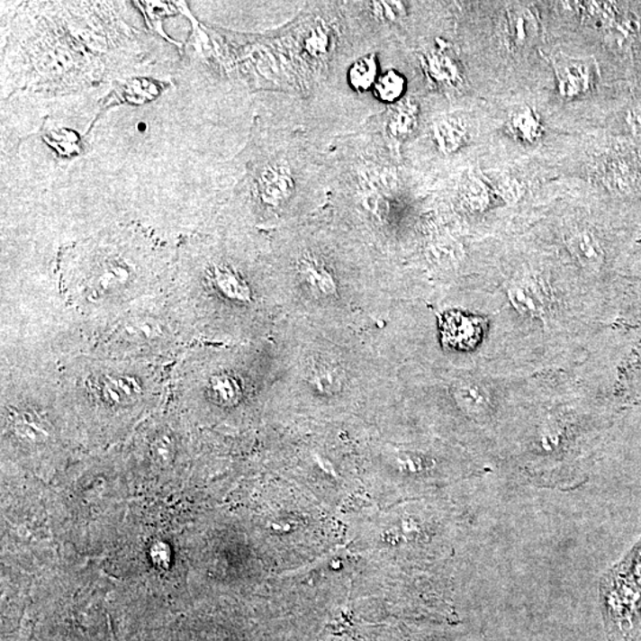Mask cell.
Here are the masks:
<instances>
[{"instance_id": "cell-1", "label": "cell", "mask_w": 641, "mask_h": 641, "mask_svg": "<svg viewBox=\"0 0 641 641\" xmlns=\"http://www.w3.org/2000/svg\"><path fill=\"white\" fill-rule=\"evenodd\" d=\"M244 156V176L238 187L260 211L293 218L326 203L328 149L304 132L260 124Z\"/></svg>"}, {"instance_id": "cell-2", "label": "cell", "mask_w": 641, "mask_h": 641, "mask_svg": "<svg viewBox=\"0 0 641 641\" xmlns=\"http://www.w3.org/2000/svg\"><path fill=\"white\" fill-rule=\"evenodd\" d=\"M420 73L434 91L452 95L465 85V69L454 47L447 41L436 39L415 55Z\"/></svg>"}, {"instance_id": "cell-3", "label": "cell", "mask_w": 641, "mask_h": 641, "mask_svg": "<svg viewBox=\"0 0 641 641\" xmlns=\"http://www.w3.org/2000/svg\"><path fill=\"white\" fill-rule=\"evenodd\" d=\"M558 93L565 99L588 95L599 77V66L592 58H573L563 53L551 56Z\"/></svg>"}, {"instance_id": "cell-4", "label": "cell", "mask_w": 641, "mask_h": 641, "mask_svg": "<svg viewBox=\"0 0 641 641\" xmlns=\"http://www.w3.org/2000/svg\"><path fill=\"white\" fill-rule=\"evenodd\" d=\"M427 137L436 154L442 158L460 154L471 140L467 118L460 112L439 114L429 124Z\"/></svg>"}, {"instance_id": "cell-5", "label": "cell", "mask_w": 641, "mask_h": 641, "mask_svg": "<svg viewBox=\"0 0 641 641\" xmlns=\"http://www.w3.org/2000/svg\"><path fill=\"white\" fill-rule=\"evenodd\" d=\"M508 298L513 311L524 320H542L550 311V298L540 282L525 281L510 285Z\"/></svg>"}, {"instance_id": "cell-6", "label": "cell", "mask_w": 641, "mask_h": 641, "mask_svg": "<svg viewBox=\"0 0 641 641\" xmlns=\"http://www.w3.org/2000/svg\"><path fill=\"white\" fill-rule=\"evenodd\" d=\"M456 404L467 415L476 420H487L493 416V393L478 380H461L453 387Z\"/></svg>"}, {"instance_id": "cell-7", "label": "cell", "mask_w": 641, "mask_h": 641, "mask_svg": "<svg viewBox=\"0 0 641 641\" xmlns=\"http://www.w3.org/2000/svg\"><path fill=\"white\" fill-rule=\"evenodd\" d=\"M296 271L302 281L311 290L331 296L337 292L333 272L328 267L326 260L314 249H302L296 258Z\"/></svg>"}, {"instance_id": "cell-8", "label": "cell", "mask_w": 641, "mask_h": 641, "mask_svg": "<svg viewBox=\"0 0 641 641\" xmlns=\"http://www.w3.org/2000/svg\"><path fill=\"white\" fill-rule=\"evenodd\" d=\"M566 248L573 258L586 271H599L605 262L601 242L591 230H573L566 238Z\"/></svg>"}, {"instance_id": "cell-9", "label": "cell", "mask_w": 641, "mask_h": 641, "mask_svg": "<svg viewBox=\"0 0 641 641\" xmlns=\"http://www.w3.org/2000/svg\"><path fill=\"white\" fill-rule=\"evenodd\" d=\"M504 32L510 48L530 46L539 35L538 22L528 7L514 6L506 14Z\"/></svg>"}, {"instance_id": "cell-10", "label": "cell", "mask_w": 641, "mask_h": 641, "mask_svg": "<svg viewBox=\"0 0 641 641\" xmlns=\"http://www.w3.org/2000/svg\"><path fill=\"white\" fill-rule=\"evenodd\" d=\"M458 203L465 210L483 212L491 206L490 185L475 171L464 175L457 185Z\"/></svg>"}, {"instance_id": "cell-11", "label": "cell", "mask_w": 641, "mask_h": 641, "mask_svg": "<svg viewBox=\"0 0 641 641\" xmlns=\"http://www.w3.org/2000/svg\"><path fill=\"white\" fill-rule=\"evenodd\" d=\"M441 328L443 340L453 348L465 349L474 342L475 323L465 315L449 312L443 318Z\"/></svg>"}, {"instance_id": "cell-12", "label": "cell", "mask_w": 641, "mask_h": 641, "mask_svg": "<svg viewBox=\"0 0 641 641\" xmlns=\"http://www.w3.org/2000/svg\"><path fill=\"white\" fill-rule=\"evenodd\" d=\"M509 129L516 140L525 144L535 143L544 131L539 114L528 106L519 107L512 112L509 119Z\"/></svg>"}, {"instance_id": "cell-13", "label": "cell", "mask_w": 641, "mask_h": 641, "mask_svg": "<svg viewBox=\"0 0 641 641\" xmlns=\"http://www.w3.org/2000/svg\"><path fill=\"white\" fill-rule=\"evenodd\" d=\"M104 401L125 404L140 393V387L133 379L122 375H106L96 386Z\"/></svg>"}, {"instance_id": "cell-14", "label": "cell", "mask_w": 641, "mask_h": 641, "mask_svg": "<svg viewBox=\"0 0 641 641\" xmlns=\"http://www.w3.org/2000/svg\"><path fill=\"white\" fill-rule=\"evenodd\" d=\"M214 278L219 289L227 296L236 300H248V289L238 277L236 272L227 266H218L214 270Z\"/></svg>"}, {"instance_id": "cell-15", "label": "cell", "mask_w": 641, "mask_h": 641, "mask_svg": "<svg viewBox=\"0 0 641 641\" xmlns=\"http://www.w3.org/2000/svg\"><path fill=\"white\" fill-rule=\"evenodd\" d=\"M311 383L320 393H331V391L340 389L341 386L338 372L327 366L316 368L314 374L311 375Z\"/></svg>"}]
</instances>
